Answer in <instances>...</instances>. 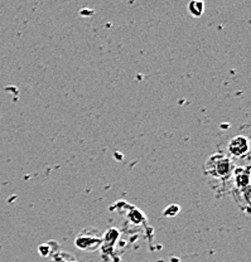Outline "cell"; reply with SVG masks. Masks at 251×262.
<instances>
[{
  "instance_id": "cell-1",
  "label": "cell",
  "mask_w": 251,
  "mask_h": 262,
  "mask_svg": "<svg viewBox=\"0 0 251 262\" xmlns=\"http://www.w3.org/2000/svg\"><path fill=\"white\" fill-rule=\"evenodd\" d=\"M234 170L235 165L231 158L220 154V152L211 155L204 163V171L207 176L217 180L230 179L233 177Z\"/></svg>"
},
{
  "instance_id": "cell-3",
  "label": "cell",
  "mask_w": 251,
  "mask_h": 262,
  "mask_svg": "<svg viewBox=\"0 0 251 262\" xmlns=\"http://www.w3.org/2000/svg\"><path fill=\"white\" fill-rule=\"evenodd\" d=\"M234 184L241 192H249V168H235L234 174Z\"/></svg>"
},
{
  "instance_id": "cell-4",
  "label": "cell",
  "mask_w": 251,
  "mask_h": 262,
  "mask_svg": "<svg viewBox=\"0 0 251 262\" xmlns=\"http://www.w3.org/2000/svg\"><path fill=\"white\" fill-rule=\"evenodd\" d=\"M188 10L192 15L195 16H201L203 14L204 10V4L202 0H192V2L188 4Z\"/></svg>"
},
{
  "instance_id": "cell-2",
  "label": "cell",
  "mask_w": 251,
  "mask_h": 262,
  "mask_svg": "<svg viewBox=\"0 0 251 262\" xmlns=\"http://www.w3.org/2000/svg\"><path fill=\"white\" fill-rule=\"evenodd\" d=\"M250 150V144H249V139L245 138V136H235V138L231 139L228 141L227 145V152L230 157L233 158H244L249 154Z\"/></svg>"
}]
</instances>
